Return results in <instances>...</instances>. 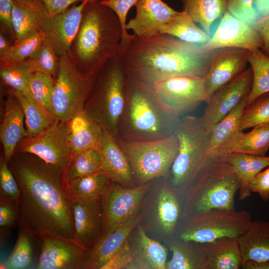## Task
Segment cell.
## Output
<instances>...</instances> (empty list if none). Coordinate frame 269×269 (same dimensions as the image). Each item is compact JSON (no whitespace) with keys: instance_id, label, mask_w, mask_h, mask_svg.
I'll return each mask as SVG.
<instances>
[{"instance_id":"836d02e7","label":"cell","mask_w":269,"mask_h":269,"mask_svg":"<svg viewBox=\"0 0 269 269\" xmlns=\"http://www.w3.org/2000/svg\"><path fill=\"white\" fill-rule=\"evenodd\" d=\"M159 34H167L181 40L199 45L207 42L210 35L195 24V21L183 10L170 21L162 25Z\"/></svg>"},{"instance_id":"d6a6232c","label":"cell","mask_w":269,"mask_h":269,"mask_svg":"<svg viewBox=\"0 0 269 269\" xmlns=\"http://www.w3.org/2000/svg\"><path fill=\"white\" fill-rule=\"evenodd\" d=\"M134 249L137 268L165 269L166 249L149 238L141 228L138 231Z\"/></svg>"},{"instance_id":"ffe728a7","label":"cell","mask_w":269,"mask_h":269,"mask_svg":"<svg viewBox=\"0 0 269 269\" xmlns=\"http://www.w3.org/2000/svg\"><path fill=\"white\" fill-rule=\"evenodd\" d=\"M134 6L135 16L126 23V28L127 30H133V34L137 37L159 34L162 25L172 20L180 13L162 0H137Z\"/></svg>"},{"instance_id":"f5cc1de1","label":"cell","mask_w":269,"mask_h":269,"mask_svg":"<svg viewBox=\"0 0 269 269\" xmlns=\"http://www.w3.org/2000/svg\"><path fill=\"white\" fill-rule=\"evenodd\" d=\"M251 192L258 193L261 199L267 202L269 200V165L268 168L258 173L250 184Z\"/></svg>"},{"instance_id":"f35d334b","label":"cell","mask_w":269,"mask_h":269,"mask_svg":"<svg viewBox=\"0 0 269 269\" xmlns=\"http://www.w3.org/2000/svg\"><path fill=\"white\" fill-rule=\"evenodd\" d=\"M156 218L158 225L165 234H170L176 224L179 206L175 195L169 189L163 188L156 200Z\"/></svg>"},{"instance_id":"83f0119b","label":"cell","mask_w":269,"mask_h":269,"mask_svg":"<svg viewBox=\"0 0 269 269\" xmlns=\"http://www.w3.org/2000/svg\"><path fill=\"white\" fill-rule=\"evenodd\" d=\"M238 239L243 263L249 260H269V221H252Z\"/></svg>"},{"instance_id":"9a60e30c","label":"cell","mask_w":269,"mask_h":269,"mask_svg":"<svg viewBox=\"0 0 269 269\" xmlns=\"http://www.w3.org/2000/svg\"><path fill=\"white\" fill-rule=\"evenodd\" d=\"M148 186L145 184L124 188L112 183L102 198L103 234L118 228L135 216Z\"/></svg>"},{"instance_id":"2e32d148","label":"cell","mask_w":269,"mask_h":269,"mask_svg":"<svg viewBox=\"0 0 269 269\" xmlns=\"http://www.w3.org/2000/svg\"><path fill=\"white\" fill-rule=\"evenodd\" d=\"M201 46L208 51L223 48L252 51L261 48L262 41L253 26L234 17L227 11L209 41Z\"/></svg>"},{"instance_id":"f6af8a7d","label":"cell","mask_w":269,"mask_h":269,"mask_svg":"<svg viewBox=\"0 0 269 269\" xmlns=\"http://www.w3.org/2000/svg\"><path fill=\"white\" fill-rule=\"evenodd\" d=\"M137 0H108L101 1L103 4L110 7L117 14L120 21L123 34L118 52L124 55L132 41L136 37L134 34H129L126 29V18L130 8L134 5Z\"/></svg>"},{"instance_id":"94428289","label":"cell","mask_w":269,"mask_h":269,"mask_svg":"<svg viewBox=\"0 0 269 269\" xmlns=\"http://www.w3.org/2000/svg\"><path fill=\"white\" fill-rule=\"evenodd\" d=\"M107 0H101V1H107Z\"/></svg>"},{"instance_id":"44dd1931","label":"cell","mask_w":269,"mask_h":269,"mask_svg":"<svg viewBox=\"0 0 269 269\" xmlns=\"http://www.w3.org/2000/svg\"><path fill=\"white\" fill-rule=\"evenodd\" d=\"M97 148L102 157L100 171L115 183L134 187L135 181L130 164L117 138L103 131Z\"/></svg>"},{"instance_id":"11a10c76","label":"cell","mask_w":269,"mask_h":269,"mask_svg":"<svg viewBox=\"0 0 269 269\" xmlns=\"http://www.w3.org/2000/svg\"><path fill=\"white\" fill-rule=\"evenodd\" d=\"M86 0H42L49 15L51 16L61 13L77 2Z\"/></svg>"},{"instance_id":"bcb514c9","label":"cell","mask_w":269,"mask_h":269,"mask_svg":"<svg viewBox=\"0 0 269 269\" xmlns=\"http://www.w3.org/2000/svg\"><path fill=\"white\" fill-rule=\"evenodd\" d=\"M30 74L18 63L8 68H0V78L4 84L14 91L32 96L28 82Z\"/></svg>"},{"instance_id":"6f0895ef","label":"cell","mask_w":269,"mask_h":269,"mask_svg":"<svg viewBox=\"0 0 269 269\" xmlns=\"http://www.w3.org/2000/svg\"><path fill=\"white\" fill-rule=\"evenodd\" d=\"M12 45L7 36L0 30V58L4 56L8 53Z\"/></svg>"},{"instance_id":"9f6ffc18","label":"cell","mask_w":269,"mask_h":269,"mask_svg":"<svg viewBox=\"0 0 269 269\" xmlns=\"http://www.w3.org/2000/svg\"><path fill=\"white\" fill-rule=\"evenodd\" d=\"M243 269H269V260L257 261L251 260L244 262Z\"/></svg>"},{"instance_id":"c3c4849f","label":"cell","mask_w":269,"mask_h":269,"mask_svg":"<svg viewBox=\"0 0 269 269\" xmlns=\"http://www.w3.org/2000/svg\"><path fill=\"white\" fill-rule=\"evenodd\" d=\"M4 155L0 159V195L7 196L18 202L20 189L17 182L8 166Z\"/></svg>"},{"instance_id":"e575fe53","label":"cell","mask_w":269,"mask_h":269,"mask_svg":"<svg viewBox=\"0 0 269 269\" xmlns=\"http://www.w3.org/2000/svg\"><path fill=\"white\" fill-rule=\"evenodd\" d=\"M19 101L24 114L26 137L34 136L51 124L58 121L46 112L34 100L32 96L26 95L11 89L9 90Z\"/></svg>"},{"instance_id":"9c48e42d","label":"cell","mask_w":269,"mask_h":269,"mask_svg":"<svg viewBox=\"0 0 269 269\" xmlns=\"http://www.w3.org/2000/svg\"><path fill=\"white\" fill-rule=\"evenodd\" d=\"M141 87L163 111L179 118L194 111L208 100L204 78L172 76Z\"/></svg>"},{"instance_id":"7c38bea8","label":"cell","mask_w":269,"mask_h":269,"mask_svg":"<svg viewBox=\"0 0 269 269\" xmlns=\"http://www.w3.org/2000/svg\"><path fill=\"white\" fill-rule=\"evenodd\" d=\"M17 152L34 154L63 173L72 156L66 122L56 121L37 135L23 138L15 148Z\"/></svg>"},{"instance_id":"7dc6e473","label":"cell","mask_w":269,"mask_h":269,"mask_svg":"<svg viewBox=\"0 0 269 269\" xmlns=\"http://www.w3.org/2000/svg\"><path fill=\"white\" fill-rule=\"evenodd\" d=\"M227 11L234 17L253 26L260 17L254 0H226Z\"/></svg>"},{"instance_id":"680465c9","label":"cell","mask_w":269,"mask_h":269,"mask_svg":"<svg viewBox=\"0 0 269 269\" xmlns=\"http://www.w3.org/2000/svg\"><path fill=\"white\" fill-rule=\"evenodd\" d=\"M254 3L260 17L269 14V0H254Z\"/></svg>"},{"instance_id":"5bb4252c","label":"cell","mask_w":269,"mask_h":269,"mask_svg":"<svg viewBox=\"0 0 269 269\" xmlns=\"http://www.w3.org/2000/svg\"><path fill=\"white\" fill-rule=\"evenodd\" d=\"M253 74L251 67L228 83L216 90L206 102L203 114L200 117L209 132L232 111L252 88Z\"/></svg>"},{"instance_id":"f1b7e54d","label":"cell","mask_w":269,"mask_h":269,"mask_svg":"<svg viewBox=\"0 0 269 269\" xmlns=\"http://www.w3.org/2000/svg\"><path fill=\"white\" fill-rule=\"evenodd\" d=\"M224 155L239 177V199H245L252 193L250 184L252 179L269 165V155L258 156L238 153H227Z\"/></svg>"},{"instance_id":"5b68a950","label":"cell","mask_w":269,"mask_h":269,"mask_svg":"<svg viewBox=\"0 0 269 269\" xmlns=\"http://www.w3.org/2000/svg\"><path fill=\"white\" fill-rule=\"evenodd\" d=\"M127 74L118 52L98 73L84 110L103 131L115 137L125 104Z\"/></svg>"},{"instance_id":"4fadbf2b","label":"cell","mask_w":269,"mask_h":269,"mask_svg":"<svg viewBox=\"0 0 269 269\" xmlns=\"http://www.w3.org/2000/svg\"><path fill=\"white\" fill-rule=\"evenodd\" d=\"M39 238L42 246L37 269H86L90 250L75 239L50 233Z\"/></svg>"},{"instance_id":"91938a15","label":"cell","mask_w":269,"mask_h":269,"mask_svg":"<svg viewBox=\"0 0 269 269\" xmlns=\"http://www.w3.org/2000/svg\"><path fill=\"white\" fill-rule=\"evenodd\" d=\"M16 0L23 2H36V3L43 2L42 0Z\"/></svg>"},{"instance_id":"60d3db41","label":"cell","mask_w":269,"mask_h":269,"mask_svg":"<svg viewBox=\"0 0 269 269\" xmlns=\"http://www.w3.org/2000/svg\"><path fill=\"white\" fill-rule=\"evenodd\" d=\"M171 259L166 262L165 269H206L205 256L186 245L175 243L170 245Z\"/></svg>"},{"instance_id":"30bf717a","label":"cell","mask_w":269,"mask_h":269,"mask_svg":"<svg viewBox=\"0 0 269 269\" xmlns=\"http://www.w3.org/2000/svg\"><path fill=\"white\" fill-rule=\"evenodd\" d=\"M97 74H83L75 68L67 55L60 56L52 98L53 114L57 121L66 122L84 110Z\"/></svg>"},{"instance_id":"8d00e7d4","label":"cell","mask_w":269,"mask_h":269,"mask_svg":"<svg viewBox=\"0 0 269 269\" xmlns=\"http://www.w3.org/2000/svg\"><path fill=\"white\" fill-rule=\"evenodd\" d=\"M102 157L98 148L74 154L63 172L65 182L100 171Z\"/></svg>"},{"instance_id":"db71d44e","label":"cell","mask_w":269,"mask_h":269,"mask_svg":"<svg viewBox=\"0 0 269 269\" xmlns=\"http://www.w3.org/2000/svg\"><path fill=\"white\" fill-rule=\"evenodd\" d=\"M253 27L261 36L262 41L261 49L269 57V14L259 17Z\"/></svg>"},{"instance_id":"681fc988","label":"cell","mask_w":269,"mask_h":269,"mask_svg":"<svg viewBox=\"0 0 269 269\" xmlns=\"http://www.w3.org/2000/svg\"><path fill=\"white\" fill-rule=\"evenodd\" d=\"M136 257L134 247L130 244L128 239L102 269L137 268Z\"/></svg>"},{"instance_id":"8fae6325","label":"cell","mask_w":269,"mask_h":269,"mask_svg":"<svg viewBox=\"0 0 269 269\" xmlns=\"http://www.w3.org/2000/svg\"><path fill=\"white\" fill-rule=\"evenodd\" d=\"M252 221L246 211L213 209L196 213L180 237L185 242L200 244L223 238H239Z\"/></svg>"},{"instance_id":"4316f807","label":"cell","mask_w":269,"mask_h":269,"mask_svg":"<svg viewBox=\"0 0 269 269\" xmlns=\"http://www.w3.org/2000/svg\"><path fill=\"white\" fill-rule=\"evenodd\" d=\"M248 96L210 132L208 155L210 158L226 154L228 146L243 131L240 129L241 115L246 105Z\"/></svg>"},{"instance_id":"277c9868","label":"cell","mask_w":269,"mask_h":269,"mask_svg":"<svg viewBox=\"0 0 269 269\" xmlns=\"http://www.w3.org/2000/svg\"><path fill=\"white\" fill-rule=\"evenodd\" d=\"M180 121L160 109L147 91L127 76L117 139L131 142L163 139L175 134Z\"/></svg>"},{"instance_id":"74e56055","label":"cell","mask_w":269,"mask_h":269,"mask_svg":"<svg viewBox=\"0 0 269 269\" xmlns=\"http://www.w3.org/2000/svg\"><path fill=\"white\" fill-rule=\"evenodd\" d=\"M59 63L60 57L44 39L34 54L18 64L30 73L39 72L51 76L56 80Z\"/></svg>"},{"instance_id":"7402d4cb","label":"cell","mask_w":269,"mask_h":269,"mask_svg":"<svg viewBox=\"0 0 269 269\" xmlns=\"http://www.w3.org/2000/svg\"><path fill=\"white\" fill-rule=\"evenodd\" d=\"M24 114L17 98L8 91L4 103L3 118L0 127V139L4 159L8 163L18 143L27 136L24 127Z\"/></svg>"},{"instance_id":"3957f363","label":"cell","mask_w":269,"mask_h":269,"mask_svg":"<svg viewBox=\"0 0 269 269\" xmlns=\"http://www.w3.org/2000/svg\"><path fill=\"white\" fill-rule=\"evenodd\" d=\"M122 34L115 12L101 1H90L83 10L67 57L81 73L97 74L118 53Z\"/></svg>"},{"instance_id":"ba28073f","label":"cell","mask_w":269,"mask_h":269,"mask_svg":"<svg viewBox=\"0 0 269 269\" xmlns=\"http://www.w3.org/2000/svg\"><path fill=\"white\" fill-rule=\"evenodd\" d=\"M117 141L129 161L135 183L138 185L166 175L179 152V142L175 134L151 141Z\"/></svg>"},{"instance_id":"b9f144b4","label":"cell","mask_w":269,"mask_h":269,"mask_svg":"<svg viewBox=\"0 0 269 269\" xmlns=\"http://www.w3.org/2000/svg\"><path fill=\"white\" fill-rule=\"evenodd\" d=\"M55 81L56 80L51 76L39 72L31 73L28 77L29 89L34 100L53 117L52 98Z\"/></svg>"},{"instance_id":"484cf974","label":"cell","mask_w":269,"mask_h":269,"mask_svg":"<svg viewBox=\"0 0 269 269\" xmlns=\"http://www.w3.org/2000/svg\"><path fill=\"white\" fill-rule=\"evenodd\" d=\"M11 21L16 43L28 35L41 30L49 14L43 2H23L12 0Z\"/></svg>"},{"instance_id":"52a82bcc","label":"cell","mask_w":269,"mask_h":269,"mask_svg":"<svg viewBox=\"0 0 269 269\" xmlns=\"http://www.w3.org/2000/svg\"><path fill=\"white\" fill-rule=\"evenodd\" d=\"M195 181L196 213L213 209H235L234 198L240 180L224 154L210 158Z\"/></svg>"},{"instance_id":"d6986e66","label":"cell","mask_w":269,"mask_h":269,"mask_svg":"<svg viewBox=\"0 0 269 269\" xmlns=\"http://www.w3.org/2000/svg\"><path fill=\"white\" fill-rule=\"evenodd\" d=\"M75 239L91 250L103 234L102 199L72 200Z\"/></svg>"},{"instance_id":"7bdbcfd3","label":"cell","mask_w":269,"mask_h":269,"mask_svg":"<svg viewBox=\"0 0 269 269\" xmlns=\"http://www.w3.org/2000/svg\"><path fill=\"white\" fill-rule=\"evenodd\" d=\"M267 123H269V92L246 105L240 117V129L243 131Z\"/></svg>"},{"instance_id":"8992f818","label":"cell","mask_w":269,"mask_h":269,"mask_svg":"<svg viewBox=\"0 0 269 269\" xmlns=\"http://www.w3.org/2000/svg\"><path fill=\"white\" fill-rule=\"evenodd\" d=\"M175 134L179 149L170 171L172 184L181 187L194 182L209 161L210 133L200 117L186 115L181 119Z\"/></svg>"},{"instance_id":"ac0fdd59","label":"cell","mask_w":269,"mask_h":269,"mask_svg":"<svg viewBox=\"0 0 269 269\" xmlns=\"http://www.w3.org/2000/svg\"><path fill=\"white\" fill-rule=\"evenodd\" d=\"M248 50L223 48L212 50L209 70L204 77L208 98L212 94L247 69Z\"/></svg>"},{"instance_id":"f907efd6","label":"cell","mask_w":269,"mask_h":269,"mask_svg":"<svg viewBox=\"0 0 269 269\" xmlns=\"http://www.w3.org/2000/svg\"><path fill=\"white\" fill-rule=\"evenodd\" d=\"M19 222L18 202L7 196L0 195V227L10 229Z\"/></svg>"},{"instance_id":"d590c367","label":"cell","mask_w":269,"mask_h":269,"mask_svg":"<svg viewBox=\"0 0 269 269\" xmlns=\"http://www.w3.org/2000/svg\"><path fill=\"white\" fill-rule=\"evenodd\" d=\"M247 58L253 71V79L246 105L260 96L269 92V57L258 49L248 50Z\"/></svg>"},{"instance_id":"4dcf8cb0","label":"cell","mask_w":269,"mask_h":269,"mask_svg":"<svg viewBox=\"0 0 269 269\" xmlns=\"http://www.w3.org/2000/svg\"><path fill=\"white\" fill-rule=\"evenodd\" d=\"M183 10L210 36L215 22L227 11L226 0H181Z\"/></svg>"},{"instance_id":"1f68e13d","label":"cell","mask_w":269,"mask_h":269,"mask_svg":"<svg viewBox=\"0 0 269 269\" xmlns=\"http://www.w3.org/2000/svg\"><path fill=\"white\" fill-rule=\"evenodd\" d=\"M269 149V123L253 128L250 132H242L228 146L226 153H238L265 156Z\"/></svg>"},{"instance_id":"603a6c76","label":"cell","mask_w":269,"mask_h":269,"mask_svg":"<svg viewBox=\"0 0 269 269\" xmlns=\"http://www.w3.org/2000/svg\"><path fill=\"white\" fill-rule=\"evenodd\" d=\"M138 221L135 216L118 228L103 234L90 250L86 269H102L129 239Z\"/></svg>"},{"instance_id":"816d5d0a","label":"cell","mask_w":269,"mask_h":269,"mask_svg":"<svg viewBox=\"0 0 269 269\" xmlns=\"http://www.w3.org/2000/svg\"><path fill=\"white\" fill-rule=\"evenodd\" d=\"M12 0H0V25L1 30L14 44L16 36L12 21Z\"/></svg>"},{"instance_id":"cb8c5ba5","label":"cell","mask_w":269,"mask_h":269,"mask_svg":"<svg viewBox=\"0 0 269 269\" xmlns=\"http://www.w3.org/2000/svg\"><path fill=\"white\" fill-rule=\"evenodd\" d=\"M67 138L72 156L97 148L103 129L83 110L66 122Z\"/></svg>"},{"instance_id":"ab89813d","label":"cell","mask_w":269,"mask_h":269,"mask_svg":"<svg viewBox=\"0 0 269 269\" xmlns=\"http://www.w3.org/2000/svg\"><path fill=\"white\" fill-rule=\"evenodd\" d=\"M44 37L42 31H39L13 44L8 53L0 58V68L10 67L29 58L39 48Z\"/></svg>"},{"instance_id":"6da1fadb","label":"cell","mask_w":269,"mask_h":269,"mask_svg":"<svg viewBox=\"0 0 269 269\" xmlns=\"http://www.w3.org/2000/svg\"><path fill=\"white\" fill-rule=\"evenodd\" d=\"M8 164L20 189L19 227L33 238L50 233L75 239L63 173L28 153H15Z\"/></svg>"},{"instance_id":"f546056e","label":"cell","mask_w":269,"mask_h":269,"mask_svg":"<svg viewBox=\"0 0 269 269\" xmlns=\"http://www.w3.org/2000/svg\"><path fill=\"white\" fill-rule=\"evenodd\" d=\"M114 182L104 172L81 177L65 182L67 192L72 200L102 199Z\"/></svg>"},{"instance_id":"ee69618b","label":"cell","mask_w":269,"mask_h":269,"mask_svg":"<svg viewBox=\"0 0 269 269\" xmlns=\"http://www.w3.org/2000/svg\"><path fill=\"white\" fill-rule=\"evenodd\" d=\"M31 238L27 232L20 227L15 247L5 262L3 268L23 269L29 267L32 262V246Z\"/></svg>"},{"instance_id":"d4e9b609","label":"cell","mask_w":269,"mask_h":269,"mask_svg":"<svg viewBox=\"0 0 269 269\" xmlns=\"http://www.w3.org/2000/svg\"><path fill=\"white\" fill-rule=\"evenodd\" d=\"M206 269H240L243 260L238 238H223L202 244Z\"/></svg>"},{"instance_id":"e0dca14e","label":"cell","mask_w":269,"mask_h":269,"mask_svg":"<svg viewBox=\"0 0 269 269\" xmlns=\"http://www.w3.org/2000/svg\"><path fill=\"white\" fill-rule=\"evenodd\" d=\"M86 0L79 4L75 3L65 11L53 16H48L43 21L41 30L44 39L51 45L58 56L67 55L70 45L79 29Z\"/></svg>"},{"instance_id":"7a4b0ae2","label":"cell","mask_w":269,"mask_h":269,"mask_svg":"<svg viewBox=\"0 0 269 269\" xmlns=\"http://www.w3.org/2000/svg\"><path fill=\"white\" fill-rule=\"evenodd\" d=\"M212 51L167 34L136 36L123 56L128 77L141 87L176 76L204 78Z\"/></svg>"}]
</instances>
